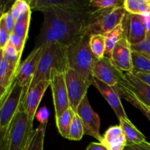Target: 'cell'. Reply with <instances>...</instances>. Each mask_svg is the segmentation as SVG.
<instances>
[{
    "mask_svg": "<svg viewBox=\"0 0 150 150\" xmlns=\"http://www.w3.org/2000/svg\"><path fill=\"white\" fill-rule=\"evenodd\" d=\"M104 35L105 37V57L110 58L116 45L118 43V42L122 38L125 37L124 29H123L122 25H119L115 29H114L108 33L105 34Z\"/></svg>",
    "mask_w": 150,
    "mask_h": 150,
    "instance_id": "obj_23",
    "label": "cell"
},
{
    "mask_svg": "<svg viewBox=\"0 0 150 150\" xmlns=\"http://www.w3.org/2000/svg\"><path fill=\"white\" fill-rule=\"evenodd\" d=\"M125 150H150V143L146 141L139 144H127Z\"/></svg>",
    "mask_w": 150,
    "mask_h": 150,
    "instance_id": "obj_39",
    "label": "cell"
},
{
    "mask_svg": "<svg viewBox=\"0 0 150 150\" xmlns=\"http://www.w3.org/2000/svg\"><path fill=\"white\" fill-rule=\"evenodd\" d=\"M84 133L83 122L77 114L73 118L70 129L68 139L71 141H79L83 138Z\"/></svg>",
    "mask_w": 150,
    "mask_h": 150,
    "instance_id": "obj_32",
    "label": "cell"
},
{
    "mask_svg": "<svg viewBox=\"0 0 150 150\" xmlns=\"http://www.w3.org/2000/svg\"><path fill=\"white\" fill-rule=\"evenodd\" d=\"M123 74L106 57L95 60L92 68L93 77L111 86H117L122 80Z\"/></svg>",
    "mask_w": 150,
    "mask_h": 150,
    "instance_id": "obj_12",
    "label": "cell"
},
{
    "mask_svg": "<svg viewBox=\"0 0 150 150\" xmlns=\"http://www.w3.org/2000/svg\"><path fill=\"white\" fill-rule=\"evenodd\" d=\"M117 91L119 92V95H120V98H124L125 100H126L127 101H128L129 103L132 104L133 105H134L136 108H137L138 109L140 110L146 117H147L148 120L150 121V108L148 107L147 105H144L143 103L141 102L133 93H132L130 91H129L128 89L125 88L124 86H122V85L118 84L117 86Z\"/></svg>",
    "mask_w": 150,
    "mask_h": 150,
    "instance_id": "obj_22",
    "label": "cell"
},
{
    "mask_svg": "<svg viewBox=\"0 0 150 150\" xmlns=\"http://www.w3.org/2000/svg\"><path fill=\"white\" fill-rule=\"evenodd\" d=\"M31 10L46 11L51 9L87 8L89 1L83 0H32L29 1Z\"/></svg>",
    "mask_w": 150,
    "mask_h": 150,
    "instance_id": "obj_18",
    "label": "cell"
},
{
    "mask_svg": "<svg viewBox=\"0 0 150 150\" xmlns=\"http://www.w3.org/2000/svg\"><path fill=\"white\" fill-rule=\"evenodd\" d=\"M133 73V72H132ZM135 76L144 82L147 83L148 85L150 86V73H133Z\"/></svg>",
    "mask_w": 150,
    "mask_h": 150,
    "instance_id": "obj_42",
    "label": "cell"
},
{
    "mask_svg": "<svg viewBox=\"0 0 150 150\" xmlns=\"http://www.w3.org/2000/svg\"><path fill=\"white\" fill-rule=\"evenodd\" d=\"M148 1V3H149V6H150V0H147Z\"/></svg>",
    "mask_w": 150,
    "mask_h": 150,
    "instance_id": "obj_46",
    "label": "cell"
},
{
    "mask_svg": "<svg viewBox=\"0 0 150 150\" xmlns=\"http://www.w3.org/2000/svg\"><path fill=\"white\" fill-rule=\"evenodd\" d=\"M33 121L21 108L19 109L6 133L7 150L26 149L34 131Z\"/></svg>",
    "mask_w": 150,
    "mask_h": 150,
    "instance_id": "obj_5",
    "label": "cell"
},
{
    "mask_svg": "<svg viewBox=\"0 0 150 150\" xmlns=\"http://www.w3.org/2000/svg\"><path fill=\"white\" fill-rule=\"evenodd\" d=\"M83 122L84 133L86 135L94 137L100 142L102 136L100 134V120L98 114L92 109L87 95L83 98L76 111Z\"/></svg>",
    "mask_w": 150,
    "mask_h": 150,
    "instance_id": "obj_11",
    "label": "cell"
},
{
    "mask_svg": "<svg viewBox=\"0 0 150 150\" xmlns=\"http://www.w3.org/2000/svg\"><path fill=\"white\" fill-rule=\"evenodd\" d=\"M4 19V23H5L6 28H7V31L9 32V33L12 34L13 32V29H14L15 23H16V21L13 18V16H12L10 11L5 12L3 15Z\"/></svg>",
    "mask_w": 150,
    "mask_h": 150,
    "instance_id": "obj_38",
    "label": "cell"
},
{
    "mask_svg": "<svg viewBox=\"0 0 150 150\" xmlns=\"http://www.w3.org/2000/svg\"><path fill=\"white\" fill-rule=\"evenodd\" d=\"M76 114V113L70 107L67 111L62 114L61 117L56 120L59 132L61 136L65 139H68L70 126Z\"/></svg>",
    "mask_w": 150,
    "mask_h": 150,
    "instance_id": "obj_25",
    "label": "cell"
},
{
    "mask_svg": "<svg viewBox=\"0 0 150 150\" xmlns=\"http://www.w3.org/2000/svg\"><path fill=\"white\" fill-rule=\"evenodd\" d=\"M13 18L16 21L24 18L31 10L29 1L16 0L10 10Z\"/></svg>",
    "mask_w": 150,
    "mask_h": 150,
    "instance_id": "obj_30",
    "label": "cell"
},
{
    "mask_svg": "<svg viewBox=\"0 0 150 150\" xmlns=\"http://www.w3.org/2000/svg\"><path fill=\"white\" fill-rule=\"evenodd\" d=\"M1 57H2V49H0V62H1Z\"/></svg>",
    "mask_w": 150,
    "mask_h": 150,
    "instance_id": "obj_45",
    "label": "cell"
},
{
    "mask_svg": "<svg viewBox=\"0 0 150 150\" xmlns=\"http://www.w3.org/2000/svg\"><path fill=\"white\" fill-rule=\"evenodd\" d=\"M8 42H10V43H11L12 45L16 48V50H17L19 54H22L23 48H24L25 42H26L24 40H23L22 39L19 38L18 37L15 35L13 33H12L10 35Z\"/></svg>",
    "mask_w": 150,
    "mask_h": 150,
    "instance_id": "obj_36",
    "label": "cell"
},
{
    "mask_svg": "<svg viewBox=\"0 0 150 150\" xmlns=\"http://www.w3.org/2000/svg\"><path fill=\"white\" fill-rule=\"evenodd\" d=\"M123 6L130 14L146 16L150 14V6L147 0H125Z\"/></svg>",
    "mask_w": 150,
    "mask_h": 150,
    "instance_id": "obj_24",
    "label": "cell"
},
{
    "mask_svg": "<svg viewBox=\"0 0 150 150\" xmlns=\"http://www.w3.org/2000/svg\"><path fill=\"white\" fill-rule=\"evenodd\" d=\"M64 75L70 106L76 113L79 104L87 95L88 89L91 84L72 69H67Z\"/></svg>",
    "mask_w": 150,
    "mask_h": 150,
    "instance_id": "obj_9",
    "label": "cell"
},
{
    "mask_svg": "<svg viewBox=\"0 0 150 150\" xmlns=\"http://www.w3.org/2000/svg\"><path fill=\"white\" fill-rule=\"evenodd\" d=\"M5 95H6V94L4 93L3 91H1V89H0V101H1V100H2V98H4V96H5Z\"/></svg>",
    "mask_w": 150,
    "mask_h": 150,
    "instance_id": "obj_44",
    "label": "cell"
},
{
    "mask_svg": "<svg viewBox=\"0 0 150 150\" xmlns=\"http://www.w3.org/2000/svg\"><path fill=\"white\" fill-rule=\"evenodd\" d=\"M90 15V14H89ZM89 16L59 26L40 30L35 47L45 44H61L67 46L77 37L85 32Z\"/></svg>",
    "mask_w": 150,
    "mask_h": 150,
    "instance_id": "obj_3",
    "label": "cell"
},
{
    "mask_svg": "<svg viewBox=\"0 0 150 150\" xmlns=\"http://www.w3.org/2000/svg\"><path fill=\"white\" fill-rule=\"evenodd\" d=\"M46 125H40L32 133L26 150H43Z\"/></svg>",
    "mask_w": 150,
    "mask_h": 150,
    "instance_id": "obj_27",
    "label": "cell"
},
{
    "mask_svg": "<svg viewBox=\"0 0 150 150\" xmlns=\"http://www.w3.org/2000/svg\"><path fill=\"white\" fill-rule=\"evenodd\" d=\"M44 45L35 47L23 62L20 63L16 74L15 81L26 89L27 92L38 69Z\"/></svg>",
    "mask_w": 150,
    "mask_h": 150,
    "instance_id": "obj_10",
    "label": "cell"
},
{
    "mask_svg": "<svg viewBox=\"0 0 150 150\" xmlns=\"http://www.w3.org/2000/svg\"><path fill=\"white\" fill-rule=\"evenodd\" d=\"M122 25L124 29V36L131 45L143 42L147 32L144 25V16L127 13Z\"/></svg>",
    "mask_w": 150,
    "mask_h": 150,
    "instance_id": "obj_13",
    "label": "cell"
},
{
    "mask_svg": "<svg viewBox=\"0 0 150 150\" xmlns=\"http://www.w3.org/2000/svg\"><path fill=\"white\" fill-rule=\"evenodd\" d=\"M120 125L122 129L127 144H139L146 142L144 135L137 129V127L129 120L128 118H122L120 120Z\"/></svg>",
    "mask_w": 150,
    "mask_h": 150,
    "instance_id": "obj_21",
    "label": "cell"
},
{
    "mask_svg": "<svg viewBox=\"0 0 150 150\" xmlns=\"http://www.w3.org/2000/svg\"><path fill=\"white\" fill-rule=\"evenodd\" d=\"M132 51L142 54L150 59V33H148L144 40L137 45H131Z\"/></svg>",
    "mask_w": 150,
    "mask_h": 150,
    "instance_id": "obj_34",
    "label": "cell"
},
{
    "mask_svg": "<svg viewBox=\"0 0 150 150\" xmlns=\"http://www.w3.org/2000/svg\"><path fill=\"white\" fill-rule=\"evenodd\" d=\"M35 117L42 125H47L49 118V111L46 107H42L37 112Z\"/></svg>",
    "mask_w": 150,
    "mask_h": 150,
    "instance_id": "obj_37",
    "label": "cell"
},
{
    "mask_svg": "<svg viewBox=\"0 0 150 150\" xmlns=\"http://www.w3.org/2000/svg\"><path fill=\"white\" fill-rule=\"evenodd\" d=\"M91 9L87 8H67L51 9L42 12L43 22L40 30H45L51 27L59 26L73 21L84 18L90 14Z\"/></svg>",
    "mask_w": 150,
    "mask_h": 150,
    "instance_id": "obj_7",
    "label": "cell"
},
{
    "mask_svg": "<svg viewBox=\"0 0 150 150\" xmlns=\"http://www.w3.org/2000/svg\"><path fill=\"white\" fill-rule=\"evenodd\" d=\"M89 48L93 54L94 57L97 59H102L105 57V37L101 34L92 35L89 38Z\"/></svg>",
    "mask_w": 150,
    "mask_h": 150,
    "instance_id": "obj_26",
    "label": "cell"
},
{
    "mask_svg": "<svg viewBox=\"0 0 150 150\" xmlns=\"http://www.w3.org/2000/svg\"><path fill=\"white\" fill-rule=\"evenodd\" d=\"M10 35V34L6 28L4 16H2L0 18V48L1 49H2L8 42Z\"/></svg>",
    "mask_w": 150,
    "mask_h": 150,
    "instance_id": "obj_35",
    "label": "cell"
},
{
    "mask_svg": "<svg viewBox=\"0 0 150 150\" xmlns=\"http://www.w3.org/2000/svg\"><path fill=\"white\" fill-rule=\"evenodd\" d=\"M111 62L120 71L128 73L133 70L131 45L125 38L118 42L110 57Z\"/></svg>",
    "mask_w": 150,
    "mask_h": 150,
    "instance_id": "obj_15",
    "label": "cell"
},
{
    "mask_svg": "<svg viewBox=\"0 0 150 150\" xmlns=\"http://www.w3.org/2000/svg\"><path fill=\"white\" fill-rule=\"evenodd\" d=\"M89 8L93 10H110L123 6V1L120 0H90L89 1Z\"/></svg>",
    "mask_w": 150,
    "mask_h": 150,
    "instance_id": "obj_33",
    "label": "cell"
},
{
    "mask_svg": "<svg viewBox=\"0 0 150 150\" xmlns=\"http://www.w3.org/2000/svg\"><path fill=\"white\" fill-rule=\"evenodd\" d=\"M92 85L95 86V88L100 92L103 97L106 100L107 102L114 110L119 120L122 118H127V114H126L122 104L121 98L117 91V86H108L95 77H93Z\"/></svg>",
    "mask_w": 150,
    "mask_h": 150,
    "instance_id": "obj_17",
    "label": "cell"
},
{
    "mask_svg": "<svg viewBox=\"0 0 150 150\" xmlns=\"http://www.w3.org/2000/svg\"><path fill=\"white\" fill-rule=\"evenodd\" d=\"M0 49H1V48H0Z\"/></svg>",
    "mask_w": 150,
    "mask_h": 150,
    "instance_id": "obj_47",
    "label": "cell"
},
{
    "mask_svg": "<svg viewBox=\"0 0 150 150\" xmlns=\"http://www.w3.org/2000/svg\"><path fill=\"white\" fill-rule=\"evenodd\" d=\"M43 45V51L38 69L28 90L33 88L39 82L50 81V76L53 70L65 73L69 68L66 45L55 43Z\"/></svg>",
    "mask_w": 150,
    "mask_h": 150,
    "instance_id": "obj_2",
    "label": "cell"
},
{
    "mask_svg": "<svg viewBox=\"0 0 150 150\" xmlns=\"http://www.w3.org/2000/svg\"><path fill=\"white\" fill-rule=\"evenodd\" d=\"M90 35L85 32L67 46L68 67L77 72L85 81L92 85V68L97 59L89 48Z\"/></svg>",
    "mask_w": 150,
    "mask_h": 150,
    "instance_id": "obj_1",
    "label": "cell"
},
{
    "mask_svg": "<svg viewBox=\"0 0 150 150\" xmlns=\"http://www.w3.org/2000/svg\"><path fill=\"white\" fill-rule=\"evenodd\" d=\"M132 92L139 100L150 108V86L136 77L132 72L124 73L119 83Z\"/></svg>",
    "mask_w": 150,
    "mask_h": 150,
    "instance_id": "obj_16",
    "label": "cell"
},
{
    "mask_svg": "<svg viewBox=\"0 0 150 150\" xmlns=\"http://www.w3.org/2000/svg\"><path fill=\"white\" fill-rule=\"evenodd\" d=\"M144 25L146 32L150 33V14L144 16Z\"/></svg>",
    "mask_w": 150,
    "mask_h": 150,
    "instance_id": "obj_43",
    "label": "cell"
},
{
    "mask_svg": "<svg viewBox=\"0 0 150 150\" xmlns=\"http://www.w3.org/2000/svg\"><path fill=\"white\" fill-rule=\"evenodd\" d=\"M133 73H150V59L142 54L132 51Z\"/></svg>",
    "mask_w": 150,
    "mask_h": 150,
    "instance_id": "obj_28",
    "label": "cell"
},
{
    "mask_svg": "<svg viewBox=\"0 0 150 150\" xmlns=\"http://www.w3.org/2000/svg\"><path fill=\"white\" fill-rule=\"evenodd\" d=\"M31 15L32 11L29 12L24 18L20 19V20L16 21L14 29H13V33L19 38L26 41L28 38V33H29V28L30 25Z\"/></svg>",
    "mask_w": 150,
    "mask_h": 150,
    "instance_id": "obj_29",
    "label": "cell"
},
{
    "mask_svg": "<svg viewBox=\"0 0 150 150\" xmlns=\"http://www.w3.org/2000/svg\"><path fill=\"white\" fill-rule=\"evenodd\" d=\"M86 150H108L104 146L103 144H101L100 142H92L91 144H89L88 145V146L86 147Z\"/></svg>",
    "mask_w": 150,
    "mask_h": 150,
    "instance_id": "obj_40",
    "label": "cell"
},
{
    "mask_svg": "<svg viewBox=\"0 0 150 150\" xmlns=\"http://www.w3.org/2000/svg\"><path fill=\"white\" fill-rule=\"evenodd\" d=\"M50 86V81H42L29 89L23 97L21 108L28 114L31 120H34L38 112V108L40 101Z\"/></svg>",
    "mask_w": 150,
    "mask_h": 150,
    "instance_id": "obj_14",
    "label": "cell"
},
{
    "mask_svg": "<svg viewBox=\"0 0 150 150\" xmlns=\"http://www.w3.org/2000/svg\"><path fill=\"white\" fill-rule=\"evenodd\" d=\"M2 54L3 57L10 62V64L18 70V67L20 64L21 54L18 52L16 48L8 42L2 48Z\"/></svg>",
    "mask_w": 150,
    "mask_h": 150,
    "instance_id": "obj_31",
    "label": "cell"
},
{
    "mask_svg": "<svg viewBox=\"0 0 150 150\" xmlns=\"http://www.w3.org/2000/svg\"><path fill=\"white\" fill-rule=\"evenodd\" d=\"M17 69L13 67L8 61L1 57L0 62V89L7 94L13 85Z\"/></svg>",
    "mask_w": 150,
    "mask_h": 150,
    "instance_id": "obj_20",
    "label": "cell"
},
{
    "mask_svg": "<svg viewBox=\"0 0 150 150\" xmlns=\"http://www.w3.org/2000/svg\"><path fill=\"white\" fill-rule=\"evenodd\" d=\"M50 86L52 92L57 120L70 107L64 73L53 70L50 76Z\"/></svg>",
    "mask_w": 150,
    "mask_h": 150,
    "instance_id": "obj_8",
    "label": "cell"
},
{
    "mask_svg": "<svg viewBox=\"0 0 150 150\" xmlns=\"http://www.w3.org/2000/svg\"><path fill=\"white\" fill-rule=\"evenodd\" d=\"M127 13L124 6L110 10H91L85 33L90 36L95 34L105 35L122 24Z\"/></svg>",
    "mask_w": 150,
    "mask_h": 150,
    "instance_id": "obj_4",
    "label": "cell"
},
{
    "mask_svg": "<svg viewBox=\"0 0 150 150\" xmlns=\"http://www.w3.org/2000/svg\"><path fill=\"white\" fill-rule=\"evenodd\" d=\"M100 142L108 150H125L127 145L125 135L120 125L108 127Z\"/></svg>",
    "mask_w": 150,
    "mask_h": 150,
    "instance_id": "obj_19",
    "label": "cell"
},
{
    "mask_svg": "<svg viewBox=\"0 0 150 150\" xmlns=\"http://www.w3.org/2000/svg\"><path fill=\"white\" fill-rule=\"evenodd\" d=\"M0 150H7L6 133L0 128Z\"/></svg>",
    "mask_w": 150,
    "mask_h": 150,
    "instance_id": "obj_41",
    "label": "cell"
},
{
    "mask_svg": "<svg viewBox=\"0 0 150 150\" xmlns=\"http://www.w3.org/2000/svg\"><path fill=\"white\" fill-rule=\"evenodd\" d=\"M26 89L16 81L0 101V128L7 133L15 116L21 107Z\"/></svg>",
    "mask_w": 150,
    "mask_h": 150,
    "instance_id": "obj_6",
    "label": "cell"
}]
</instances>
